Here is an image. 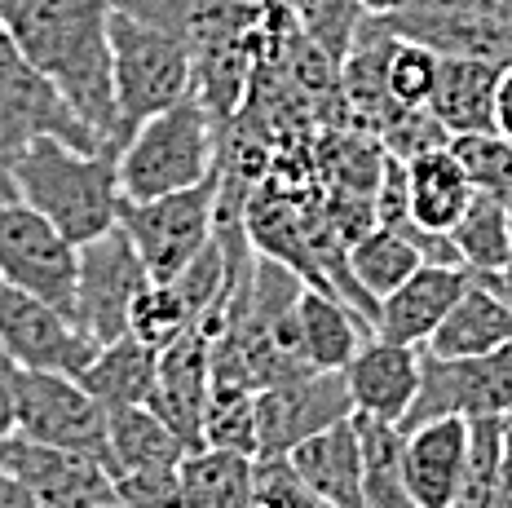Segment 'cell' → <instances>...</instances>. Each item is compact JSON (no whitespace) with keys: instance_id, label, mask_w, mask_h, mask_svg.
<instances>
[{"instance_id":"d4e9b609","label":"cell","mask_w":512,"mask_h":508,"mask_svg":"<svg viewBox=\"0 0 512 508\" xmlns=\"http://www.w3.org/2000/svg\"><path fill=\"white\" fill-rule=\"evenodd\" d=\"M106 438H111V473H146V469H177L186 460V442L177 429L146 402V407H115L106 411Z\"/></svg>"},{"instance_id":"5b68a950","label":"cell","mask_w":512,"mask_h":508,"mask_svg":"<svg viewBox=\"0 0 512 508\" xmlns=\"http://www.w3.org/2000/svg\"><path fill=\"white\" fill-rule=\"evenodd\" d=\"M36 137L102 146L98 133L67 107V98L18 54L9 31L0 27V195H14V164Z\"/></svg>"},{"instance_id":"8992f818","label":"cell","mask_w":512,"mask_h":508,"mask_svg":"<svg viewBox=\"0 0 512 508\" xmlns=\"http://www.w3.org/2000/svg\"><path fill=\"white\" fill-rule=\"evenodd\" d=\"M151 283L137 243L124 226H111L106 235L80 243V270H76V301L71 319L93 345H106L115 336H128L133 301Z\"/></svg>"},{"instance_id":"4316f807","label":"cell","mask_w":512,"mask_h":508,"mask_svg":"<svg viewBox=\"0 0 512 508\" xmlns=\"http://www.w3.org/2000/svg\"><path fill=\"white\" fill-rule=\"evenodd\" d=\"M420 266H424V252L407 230L371 226L362 239L349 243V270H354V283L376 301V310H380L384 296H389L393 288H402Z\"/></svg>"},{"instance_id":"9a60e30c","label":"cell","mask_w":512,"mask_h":508,"mask_svg":"<svg viewBox=\"0 0 512 508\" xmlns=\"http://www.w3.org/2000/svg\"><path fill=\"white\" fill-rule=\"evenodd\" d=\"M212 394V341L199 323H190L181 336H173L159 349V372H155V394L151 407L190 451L204 447V411Z\"/></svg>"},{"instance_id":"6da1fadb","label":"cell","mask_w":512,"mask_h":508,"mask_svg":"<svg viewBox=\"0 0 512 508\" xmlns=\"http://www.w3.org/2000/svg\"><path fill=\"white\" fill-rule=\"evenodd\" d=\"M111 0H0V27L31 67L67 98V107L115 146V49Z\"/></svg>"},{"instance_id":"f1b7e54d","label":"cell","mask_w":512,"mask_h":508,"mask_svg":"<svg viewBox=\"0 0 512 508\" xmlns=\"http://www.w3.org/2000/svg\"><path fill=\"white\" fill-rule=\"evenodd\" d=\"M451 239L473 274L504 270V261L512 257V208H504L490 195H473V204L455 221Z\"/></svg>"},{"instance_id":"ffe728a7","label":"cell","mask_w":512,"mask_h":508,"mask_svg":"<svg viewBox=\"0 0 512 508\" xmlns=\"http://www.w3.org/2000/svg\"><path fill=\"white\" fill-rule=\"evenodd\" d=\"M504 67L508 62L442 58L429 111L446 124V129H451V137L495 129V93H499V76H504Z\"/></svg>"},{"instance_id":"7a4b0ae2","label":"cell","mask_w":512,"mask_h":508,"mask_svg":"<svg viewBox=\"0 0 512 508\" xmlns=\"http://www.w3.org/2000/svg\"><path fill=\"white\" fill-rule=\"evenodd\" d=\"M14 195L45 213L71 243H89L120 226L124 190L120 164L106 146H76L62 137H36L14 164Z\"/></svg>"},{"instance_id":"8d00e7d4","label":"cell","mask_w":512,"mask_h":508,"mask_svg":"<svg viewBox=\"0 0 512 508\" xmlns=\"http://www.w3.org/2000/svg\"><path fill=\"white\" fill-rule=\"evenodd\" d=\"M256 508H332L287 455H256Z\"/></svg>"},{"instance_id":"83f0119b","label":"cell","mask_w":512,"mask_h":508,"mask_svg":"<svg viewBox=\"0 0 512 508\" xmlns=\"http://www.w3.org/2000/svg\"><path fill=\"white\" fill-rule=\"evenodd\" d=\"M362 433V486H367V508H415L402 473V429L376 416H358Z\"/></svg>"},{"instance_id":"7402d4cb","label":"cell","mask_w":512,"mask_h":508,"mask_svg":"<svg viewBox=\"0 0 512 508\" xmlns=\"http://www.w3.org/2000/svg\"><path fill=\"white\" fill-rule=\"evenodd\" d=\"M512 341V305L490 288L486 279H477L460 292V301L451 305V314L433 332V341L424 345V354L437 358H473L490 354V349Z\"/></svg>"},{"instance_id":"f35d334b","label":"cell","mask_w":512,"mask_h":508,"mask_svg":"<svg viewBox=\"0 0 512 508\" xmlns=\"http://www.w3.org/2000/svg\"><path fill=\"white\" fill-rule=\"evenodd\" d=\"M495 133H504L512 142V62L499 76V93H495Z\"/></svg>"},{"instance_id":"484cf974","label":"cell","mask_w":512,"mask_h":508,"mask_svg":"<svg viewBox=\"0 0 512 508\" xmlns=\"http://www.w3.org/2000/svg\"><path fill=\"white\" fill-rule=\"evenodd\" d=\"M186 508H256V455L195 447L177 464Z\"/></svg>"},{"instance_id":"836d02e7","label":"cell","mask_w":512,"mask_h":508,"mask_svg":"<svg viewBox=\"0 0 512 508\" xmlns=\"http://www.w3.org/2000/svg\"><path fill=\"white\" fill-rule=\"evenodd\" d=\"M292 14H296V23H301L305 36L314 40L318 49H327L336 62H345L354 36L371 18L362 0H296Z\"/></svg>"},{"instance_id":"277c9868","label":"cell","mask_w":512,"mask_h":508,"mask_svg":"<svg viewBox=\"0 0 512 508\" xmlns=\"http://www.w3.org/2000/svg\"><path fill=\"white\" fill-rule=\"evenodd\" d=\"M115 49V146L142 129L151 115L177 107L195 93V54L177 36L151 23H137L115 9L111 14Z\"/></svg>"},{"instance_id":"74e56055","label":"cell","mask_w":512,"mask_h":508,"mask_svg":"<svg viewBox=\"0 0 512 508\" xmlns=\"http://www.w3.org/2000/svg\"><path fill=\"white\" fill-rule=\"evenodd\" d=\"M115 495L128 508H186L181 504V482L177 469H146V473H120Z\"/></svg>"},{"instance_id":"60d3db41","label":"cell","mask_w":512,"mask_h":508,"mask_svg":"<svg viewBox=\"0 0 512 508\" xmlns=\"http://www.w3.org/2000/svg\"><path fill=\"white\" fill-rule=\"evenodd\" d=\"M14 429V363H0V433Z\"/></svg>"},{"instance_id":"cb8c5ba5","label":"cell","mask_w":512,"mask_h":508,"mask_svg":"<svg viewBox=\"0 0 512 508\" xmlns=\"http://www.w3.org/2000/svg\"><path fill=\"white\" fill-rule=\"evenodd\" d=\"M407 195H411V221L420 230H437L451 235L455 221L464 217V208L473 204V182H468L464 164L455 160L451 146L429 155L407 160Z\"/></svg>"},{"instance_id":"7dc6e473","label":"cell","mask_w":512,"mask_h":508,"mask_svg":"<svg viewBox=\"0 0 512 508\" xmlns=\"http://www.w3.org/2000/svg\"><path fill=\"white\" fill-rule=\"evenodd\" d=\"M0 283H5V279H0Z\"/></svg>"},{"instance_id":"4fadbf2b","label":"cell","mask_w":512,"mask_h":508,"mask_svg":"<svg viewBox=\"0 0 512 508\" xmlns=\"http://www.w3.org/2000/svg\"><path fill=\"white\" fill-rule=\"evenodd\" d=\"M0 473L18 478L45 508H98L120 500L115 473L98 455L49 447V442H36L18 429L0 433Z\"/></svg>"},{"instance_id":"8fae6325","label":"cell","mask_w":512,"mask_h":508,"mask_svg":"<svg viewBox=\"0 0 512 508\" xmlns=\"http://www.w3.org/2000/svg\"><path fill=\"white\" fill-rule=\"evenodd\" d=\"M437 416L512 420V341L473 358H437L424 354L420 394H415L402 429H415Z\"/></svg>"},{"instance_id":"d6a6232c","label":"cell","mask_w":512,"mask_h":508,"mask_svg":"<svg viewBox=\"0 0 512 508\" xmlns=\"http://www.w3.org/2000/svg\"><path fill=\"white\" fill-rule=\"evenodd\" d=\"M195 323V314H190L186 296L177 292L173 279H151L142 288V296L133 301V319H128V332L137 336V341L164 349L173 336H181L186 327Z\"/></svg>"},{"instance_id":"bcb514c9","label":"cell","mask_w":512,"mask_h":508,"mask_svg":"<svg viewBox=\"0 0 512 508\" xmlns=\"http://www.w3.org/2000/svg\"><path fill=\"white\" fill-rule=\"evenodd\" d=\"M98 508H128L124 500H111V504H98Z\"/></svg>"},{"instance_id":"f6af8a7d","label":"cell","mask_w":512,"mask_h":508,"mask_svg":"<svg viewBox=\"0 0 512 508\" xmlns=\"http://www.w3.org/2000/svg\"><path fill=\"white\" fill-rule=\"evenodd\" d=\"M261 5H283V9H292L296 0H261Z\"/></svg>"},{"instance_id":"ba28073f","label":"cell","mask_w":512,"mask_h":508,"mask_svg":"<svg viewBox=\"0 0 512 508\" xmlns=\"http://www.w3.org/2000/svg\"><path fill=\"white\" fill-rule=\"evenodd\" d=\"M80 248L23 195H0V279L71 314Z\"/></svg>"},{"instance_id":"d6986e66","label":"cell","mask_w":512,"mask_h":508,"mask_svg":"<svg viewBox=\"0 0 512 508\" xmlns=\"http://www.w3.org/2000/svg\"><path fill=\"white\" fill-rule=\"evenodd\" d=\"M287 460L296 464V473L332 508H367V486H362V433H358L354 416L323 429V433H314V438H305Z\"/></svg>"},{"instance_id":"4dcf8cb0","label":"cell","mask_w":512,"mask_h":508,"mask_svg":"<svg viewBox=\"0 0 512 508\" xmlns=\"http://www.w3.org/2000/svg\"><path fill=\"white\" fill-rule=\"evenodd\" d=\"M204 447L256 455V389L243 380H212L204 411Z\"/></svg>"},{"instance_id":"30bf717a","label":"cell","mask_w":512,"mask_h":508,"mask_svg":"<svg viewBox=\"0 0 512 508\" xmlns=\"http://www.w3.org/2000/svg\"><path fill=\"white\" fill-rule=\"evenodd\" d=\"M354 416L345 372L301 367V372L256 389V455H292L305 438Z\"/></svg>"},{"instance_id":"3957f363","label":"cell","mask_w":512,"mask_h":508,"mask_svg":"<svg viewBox=\"0 0 512 508\" xmlns=\"http://www.w3.org/2000/svg\"><path fill=\"white\" fill-rule=\"evenodd\" d=\"M217 133L221 129L195 93L151 115L115 155L124 204H146L208 182L217 173Z\"/></svg>"},{"instance_id":"e0dca14e","label":"cell","mask_w":512,"mask_h":508,"mask_svg":"<svg viewBox=\"0 0 512 508\" xmlns=\"http://www.w3.org/2000/svg\"><path fill=\"white\" fill-rule=\"evenodd\" d=\"M468 283H473V270L468 266H433V261H424L402 288H393L380 301L371 332L384 336V341L424 349Z\"/></svg>"},{"instance_id":"d590c367","label":"cell","mask_w":512,"mask_h":508,"mask_svg":"<svg viewBox=\"0 0 512 508\" xmlns=\"http://www.w3.org/2000/svg\"><path fill=\"white\" fill-rule=\"evenodd\" d=\"M380 142H384V151L398 155V160H415V155L451 146V129H446L429 107H398L389 115V124L380 129Z\"/></svg>"},{"instance_id":"5bb4252c","label":"cell","mask_w":512,"mask_h":508,"mask_svg":"<svg viewBox=\"0 0 512 508\" xmlns=\"http://www.w3.org/2000/svg\"><path fill=\"white\" fill-rule=\"evenodd\" d=\"M0 345L14 367L80 376L93 363L98 345L76 327L67 310L49 305L45 296L0 283Z\"/></svg>"},{"instance_id":"ac0fdd59","label":"cell","mask_w":512,"mask_h":508,"mask_svg":"<svg viewBox=\"0 0 512 508\" xmlns=\"http://www.w3.org/2000/svg\"><path fill=\"white\" fill-rule=\"evenodd\" d=\"M468 433L473 420L464 416H437L402 429V473L415 508H451L468 460Z\"/></svg>"},{"instance_id":"1f68e13d","label":"cell","mask_w":512,"mask_h":508,"mask_svg":"<svg viewBox=\"0 0 512 508\" xmlns=\"http://www.w3.org/2000/svg\"><path fill=\"white\" fill-rule=\"evenodd\" d=\"M451 151L464 164L477 195H490L504 208H512V142L504 133H495V129L460 133V137H451Z\"/></svg>"},{"instance_id":"f546056e","label":"cell","mask_w":512,"mask_h":508,"mask_svg":"<svg viewBox=\"0 0 512 508\" xmlns=\"http://www.w3.org/2000/svg\"><path fill=\"white\" fill-rule=\"evenodd\" d=\"M504 442H508V420L504 416H486L473 420L468 433V460L455 486L451 508H490L495 504V486H499V469H504Z\"/></svg>"},{"instance_id":"44dd1931","label":"cell","mask_w":512,"mask_h":508,"mask_svg":"<svg viewBox=\"0 0 512 508\" xmlns=\"http://www.w3.org/2000/svg\"><path fill=\"white\" fill-rule=\"evenodd\" d=\"M296 323H301L305 363L323 367V372H345L349 358L358 354V345L371 336V323L362 319L345 296L314 288V283H305L301 305H296Z\"/></svg>"},{"instance_id":"52a82bcc","label":"cell","mask_w":512,"mask_h":508,"mask_svg":"<svg viewBox=\"0 0 512 508\" xmlns=\"http://www.w3.org/2000/svg\"><path fill=\"white\" fill-rule=\"evenodd\" d=\"M14 429L36 442H49V447L98 455L102 464L111 455L106 407L67 372L14 367Z\"/></svg>"},{"instance_id":"2e32d148","label":"cell","mask_w":512,"mask_h":508,"mask_svg":"<svg viewBox=\"0 0 512 508\" xmlns=\"http://www.w3.org/2000/svg\"><path fill=\"white\" fill-rule=\"evenodd\" d=\"M420 376H424V349L384 341L371 332L358 345V354L345 367V385L354 394L358 416H376L402 429L415 394H420Z\"/></svg>"},{"instance_id":"e575fe53","label":"cell","mask_w":512,"mask_h":508,"mask_svg":"<svg viewBox=\"0 0 512 508\" xmlns=\"http://www.w3.org/2000/svg\"><path fill=\"white\" fill-rule=\"evenodd\" d=\"M393 36H398V31H393ZM437 67H442V58H437L433 49L398 36V45H393V54H389L393 102H402V107H429L433 84H437Z\"/></svg>"},{"instance_id":"9c48e42d","label":"cell","mask_w":512,"mask_h":508,"mask_svg":"<svg viewBox=\"0 0 512 508\" xmlns=\"http://www.w3.org/2000/svg\"><path fill=\"white\" fill-rule=\"evenodd\" d=\"M380 18L437 58L512 62V0H411L407 9Z\"/></svg>"},{"instance_id":"603a6c76","label":"cell","mask_w":512,"mask_h":508,"mask_svg":"<svg viewBox=\"0 0 512 508\" xmlns=\"http://www.w3.org/2000/svg\"><path fill=\"white\" fill-rule=\"evenodd\" d=\"M155 372H159V349L128 332L98 345L93 363L76 380L106 411H115V407H146L155 394Z\"/></svg>"},{"instance_id":"7c38bea8","label":"cell","mask_w":512,"mask_h":508,"mask_svg":"<svg viewBox=\"0 0 512 508\" xmlns=\"http://www.w3.org/2000/svg\"><path fill=\"white\" fill-rule=\"evenodd\" d=\"M120 226L137 243L151 279H177L181 266L217 235V173L177 195L124 204Z\"/></svg>"},{"instance_id":"7bdbcfd3","label":"cell","mask_w":512,"mask_h":508,"mask_svg":"<svg viewBox=\"0 0 512 508\" xmlns=\"http://www.w3.org/2000/svg\"><path fill=\"white\" fill-rule=\"evenodd\" d=\"M477 279H486L490 288H495L499 296H504V301L512 305V257L504 261V270H495V274H477Z\"/></svg>"},{"instance_id":"ee69618b","label":"cell","mask_w":512,"mask_h":508,"mask_svg":"<svg viewBox=\"0 0 512 508\" xmlns=\"http://www.w3.org/2000/svg\"><path fill=\"white\" fill-rule=\"evenodd\" d=\"M367 5V14H398V9H407L411 0H362Z\"/></svg>"},{"instance_id":"b9f144b4","label":"cell","mask_w":512,"mask_h":508,"mask_svg":"<svg viewBox=\"0 0 512 508\" xmlns=\"http://www.w3.org/2000/svg\"><path fill=\"white\" fill-rule=\"evenodd\" d=\"M490 508H512V420H508V442H504V469H499L495 504Z\"/></svg>"},{"instance_id":"ab89813d","label":"cell","mask_w":512,"mask_h":508,"mask_svg":"<svg viewBox=\"0 0 512 508\" xmlns=\"http://www.w3.org/2000/svg\"><path fill=\"white\" fill-rule=\"evenodd\" d=\"M0 508H45L36 500V495L27 491L18 478H9V473H0Z\"/></svg>"}]
</instances>
